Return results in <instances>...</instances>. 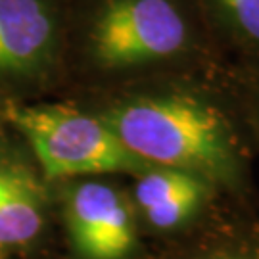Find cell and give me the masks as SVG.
I'll use <instances>...</instances> for the list:
<instances>
[{"label": "cell", "instance_id": "obj_1", "mask_svg": "<svg viewBox=\"0 0 259 259\" xmlns=\"http://www.w3.org/2000/svg\"><path fill=\"white\" fill-rule=\"evenodd\" d=\"M131 154L152 167L183 169L232 185L240 159L229 123L209 104L183 94L140 96L100 115Z\"/></svg>", "mask_w": 259, "mask_h": 259}, {"label": "cell", "instance_id": "obj_2", "mask_svg": "<svg viewBox=\"0 0 259 259\" xmlns=\"http://www.w3.org/2000/svg\"><path fill=\"white\" fill-rule=\"evenodd\" d=\"M6 117L25 137L48 179L144 173L152 165L131 154L108 123L73 106L10 104Z\"/></svg>", "mask_w": 259, "mask_h": 259}, {"label": "cell", "instance_id": "obj_3", "mask_svg": "<svg viewBox=\"0 0 259 259\" xmlns=\"http://www.w3.org/2000/svg\"><path fill=\"white\" fill-rule=\"evenodd\" d=\"M188 25L173 0H106L91 31L94 60L104 69H133L177 56Z\"/></svg>", "mask_w": 259, "mask_h": 259}, {"label": "cell", "instance_id": "obj_4", "mask_svg": "<svg viewBox=\"0 0 259 259\" xmlns=\"http://www.w3.org/2000/svg\"><path fill=\"white\" fill-rule=\"evenodd\" d=\"M64 225L77 259H129L139 244L129 202L100 181H83L67 188Z\"/></svg>", "mask_w": 259, "mask_h": 259}, {"label": "cell", "instance_id": "obj_5", "mask_svg": "<svg viewBox=\"0 0 259 259\" xmlns=\"http://www.w3.org/2000/svg\"><path fill=\"white\" fill-rule=\"evenodd\" d=\"M58 27L45 0H0V79H33L47 71Z\"/></svg>", "mask_w": 259, "mask_h": 259}, {"label": "cell", "instance_id": "obj_6", "mask_svg": "<svg viewBox=\"0 0 259 259\" xmlns=\"http://www.w3.org/2000/svg\"><path fill=\"white\" fill-rule=\"evenodd\" d=\"M47 227V198L42 186L21 165L0 159V250L12 253L31 250Z\"/></svg>", "mask_w": 259, "mask_h": 259}, {"label": "cell", "instance_id": "obj_7", "mask_svg": "<svg viewBox=\"0 0 259 259\" xmlns=\"http://www.w3.org/2000/svg\"><path fill=\"white\" fill-rule=\"evenodd\" d=\"M205 185H211V183L204 177L188 173L183 169L150 167L137 177L135 202H137L140 211H144V209L161 204L173 196H179L183 192H188V190H194L198 186Z\"/></svg>", "mask_w": 259, "mask_h": 259}, {"label": "cell", "instance_id": "obj_8", "mask_svg": "<svg viewBox=\"0 0 259 259\" xmlns=\"http://www.w3.org/2000/svg\"><path fill=\"white\" fill-rule=\"evenodd\" d=\"M211 185L198 186L194 190H188L179 196H173L161 204L144 209V221L156 231H175L183 227L202 209L204 202L207 200Z\"/></svg>", "mask_w": 259, "mask_h": 259}, {"label": "cell", "instance_id": "obj_9", "mask_svg": "<svg viewBox=\"0 0 259 259\" xmlns=\"http://www.w3.org/2000/svg\"><path fill=\"white\" fill-rule=\"evenodd\" d=\"M217 4L242 37L259 42V0H217Z\"/></svg>", "mask_w": 259, "mask_h": 259}, {"label": "cell", "instance_id": "obj_10", "mask_svg": "<svg viewBox=\"0 0 259 259\" xmlns=\"http://www.w3.org/2000/svg\"><path fill=\"white\" fill-rule=\"evenodd\" d=\"M190 259H255L244 253V251H231V250H217V251H209V253H202V255H196V257Z\"/></svg>", "mask_w": 259, "mask_h": 259}, {"label": "cell", "instance_id": "obj_11", "mask_svg": "<svg viewBox=\"0 0 259 259\" xmlns=\"http://www.w3.org/2000/svg\"><path fill=\"white\" fill-rule=\"evenodd\" d=\"M0 259H8L6 255H4V253H2V250H0Z\"/></svg>", "mask_w": 259, "mask_h": 259}]
</instances>
